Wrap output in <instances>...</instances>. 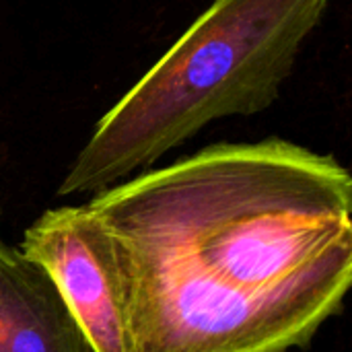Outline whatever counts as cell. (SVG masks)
<instances>
[{
  "label": "cell",
  "mask_w": 352,
  "mask_h": 352,
  "mask_svg": "<svg viewBox=\"0 0 352 352\" xmlns=\"http://www.w3.org/2000/svg\"><path fill=\"white\" fill-rule=\"evenodd\" d=\"M105 229L134 352H289L352 280V177L266 138L212 144L87 204Z\"/></svg>",
  "instance_id": "6da1fadb"
},
{
  "label": "cell",
  "mask_w": 352,
  "mask_h": 352,
  "mask_svg": "<svg viewBox=\"0 0 352 352\" xmlns=\"http://www.w3.org/2000/svg\"><path fill=\"white\" fill-rule=\"evenodd\" d=\"M330 0H212L99 120L58 196L99 194L219 118L270 107Z\"/></svg>",
  "instance_id": "7a4b0ae2"
},
{
  "label": "cell",
  "mask_w": 352,
  "mask_h": 352,
  "mask_svg": "<svg viewBox=\"0 0 352 352\" xmlns=\"http://www.w3.org/2000/svg\"><path fill=\"white\" fill-rule=\"evenodd\" d=\"M56 283L95 352H134L111 241L85 206L45 210L19 248Z\"/></svg>",
  "instance_id": "3957f363"
},
{
  "label": "cell",
  "mask_w": 352,
  "mask_h": 352,
  "mask_svg": "<svg viewBox=\"0 0 352 352\" xmlns=\"http://www.w3.org/2000/svg\"><path fill=\"white\" fill-rule=\"evenodd\" d=\"M0 352H95L50 274L2 237Z\"/></svg>",
  "instance_id": "277c9868"
}]
</instances>
